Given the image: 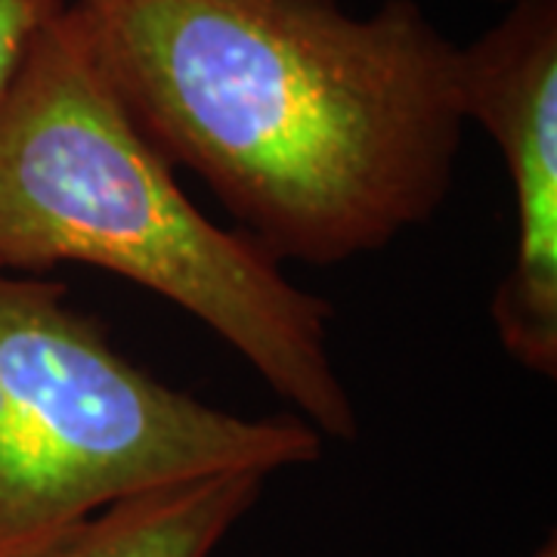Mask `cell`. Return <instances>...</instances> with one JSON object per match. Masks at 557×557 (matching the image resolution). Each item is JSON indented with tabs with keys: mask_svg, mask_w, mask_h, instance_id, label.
I'll list each match as a JSON object with an SVG mask.
<instances>
[{
	"mask_svg": "<svg viewBox=\"0 0 557 557\" xmlns=\"http://www.w3.org/2000/svg\"><path fill=\"white\" fill-rule=\"evenodd\" d=\"M119 100L276 258L335 267L449 199L458 47L416 0H72Z\"/></svg>",
	"mask_w": 557,
	"mask_h": 557,
	"instance_id": "1",
	"label": "cell"
},
{
	"mask_svg": "<svg viewBox=\"0 0 557 557\" xmlns=\"http://www.w3.org/2000/svg\"><path fill=\"white\" fill-rule=\"evenodd\" d=\"M84 263L177 304L230 344L322 440L359 437L329 350L332 307L258 242L201 214L146 139L69 7L0 90V270Z\"/></svg>",
	"mask_w": 557,
	"mask_h": 557,
	"instance_id": "2",
	"label": "cell"
},
{
	"mask_svg": "<svg viewBox=\"0 0 557 557\" xmlns=\"http://www.w3.org/2000/svg\"><path fill=\"white\" fill-rule=\"evenodd\" d=\"M300 416L245 418L124 357L57 278L0 270V557H32L109 505L220 474L313 465Z\"/></svg>",
	"mask_w": 557,
	"mask_h": 557,
	"instance_id": "3",
	"label": "cell"
},
{
	"mask_svg": "<svg viewBox=\"0 0 557 557\" xmlns=\"http://www.w3.org/2000/svg\"><path fill=\"white\" fill-rule=\"evenodd\" d=\"M465 121L498 146L515 196V258L490 317L527 372L557 375V0H518L458 47Z\"/></svg>",
	"mask_w": 557,
	"mask_h": 557,
	"instance_id": "4",
	"label": "cell"
},
{
	"mask_svg": "<svg viewBox=\"0 0 557 557\" xmlns=\"http://www.w3.org/2000/svg\"><path fill=\"white\" fill-rule=\"evenodd\" d=\"M263 483L260 474H220L124 498L32 557H211Z\"/></svg>",
	"mask_w": 557,
	"mask_h": 557,
	"instance_id": "5",
	"label": "cell"
},
{
	"mask_svg": "<svg viewBox=\"0 0 557 557\" xmlns=\"http://www.w3.org/2000/svg\"><path fill=\"white\" fill-rule=\"evenodd\" d=\"M65 7L69 0H0V90L13 78L35 35Z\"/></svg>",
	"mask_w": 557,
	"mask_h": 557,
	"instance_id": "6",
	"label": "cell"
},
{
	"mask_svg": "<svg viewBox=\"0 0 557 557\" xmlns=\"http://www.w3.org/2000/svg\"><path fill=\"white\" fill-rule=\"evenodd\" d=\"M533 557H557L555 536H548V542H545V545H542V548H539V552Z\"/></svg>",
	"mask_w": 557,
	"mask_h": 557,
	"instance_id": "7",
	"label": "cell"
},
{
	"mask_svg": "<svg viewBox=\"0 0 557 557\" xmlns=\"http://www.w3.org/2000/svg\"><path fill=\"white\" fill-rule=\"evenodd\" d=\"M490 3H502V7H511V3H518V0H490Z\"/></svg>",
	"mask_w": 557,
	"mask_h": 557,
	"instance_id": "8",
	"label": "cell"
}]
</instances>
